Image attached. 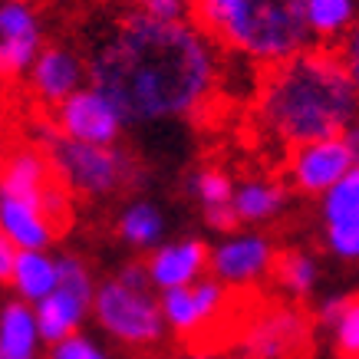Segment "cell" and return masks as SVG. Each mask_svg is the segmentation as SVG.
Listing matches in <instances>:
<instances>
[{"instance_id": "obj_26", "label": "cell", "mask_w": 359, "mask_h": 359, "mask_svg": "<svg viewBox=\"0 0 359 359\" xmlns=\"http://www.w3.org/2000/svg\"><path fill=\"white\" fill-rule=\"evenodd\" d=\"M337 53H339V60H343V66H346V73L353 76V83H356V89H359V23L343 36V43L337 46Z\"/></svg>"}, {"instance_id": "obj_28", "label": "cell", "mask_w": 359, "mask_h": 359, "mask_svg": "<svg viewBox=\"0 0 359 359\" xmlns=\"http://www.w3.org/2000/svg\"><path fill=\"white\" fill-rule=\"evenodd\" d=\"M346 142H349V149H353V158H356V165H359V119L346 129Z\"/></svg>"}, {"instance_id": "obj_10", "label": "cell", "mask_w": 359, "mask_h": 359, "mask_svg": "<svg viewBox=\"0 0 359 359\" xmlns=\"http://www.w3.org/2000/svg\"><path fill=\"white\" fill-rule=\"evenodd\" d=\"M280 250L273 248V241L261 231H238L218 241V248H211V264L208 273L228 283L231 290H248L254 283L273 273V261Z\"/></svg>"}, {"instance_id": "obj_21", "label": "cell", "mask_w": 359, "mask_h": 359, "mask_svg": "<svg viewBox=\"0 0 359 359\" xmlns=\"http://www.w3.org/2000/svg\"><path fill=\"white\" fill-rule=\"evenodd\" d=\"M271 277L277 280V287H280L287 297L306 300V297L316 290V283H320V264H316V257L310 250L287 248L277 254Z\"/></svg>"}, {"instance_id": "obj_7", "label": "cell", "mask_w": 359, "mask_h": 359, "mask_svg": "<svg viewBox=\"0 0 359 359\" xmlns=\"http://www.w3.org/2000/svg\"><path fill=\"white\" fill-rule=\"evenodd\" d=\"M238 343L248 359H300V349L310 343V323L304 310L271 304L244 323Z\"/></svg>"}, {"instance_id": "obj_13", "label": "cell", "mask_w": 359, "mask_h": 359, "mask_svg": "<svg viewBox=\"0 0 359 359\" xmlns=\"http://www.w3.org/2000/svg\"><path fill=\"white\" fill-rule=\"evenodd\" d=\"M0 231L20 250H46L56 241V224L43 211V205L0 191Z\"/></svg>"}, {"instance_id": "obj_18", "label": "cell", "mask_w": 359, "mask_h": 359, "mask_svg": "<svg viewBox=\"0 0 359 359\" xmlns=\"http://www.w3.org/2000/svg\"><path fill=\"white\" fill-rule=\"evenodd\" d=\"M7 283L13 287V297L36 306L60 287V257H50L46 250H20Z\"/></svg>"}, {"instance_id": "obj_17", "label": "cell", "mask_w": 359, "mask_h": 359, "mask_svg": "<svg viewBox=\"0 0 359 359\" xmlns=\"http://www.w3.org/2000/svg\"><path fill=\"white\" fill-rule=\"evenodd\" d=\"M316 320L330 330V346L339 359H359V294H333L320 300Z\"/></svg>"}, {"instance_id": "obj_15", "label": "cell", "mask_w": 359, "mask_h": 359, "mask_svg": "<svg viewBox=\"0 0 359 359\" xmlns=\"http://www.w3.org/2000/svg\"><path fill=\"white\" fill-rule=\"evenodd\" d=\"M40 327L33 304L13 297L0 310V359H36L40 356Z\"/></svg>"}, {"instance_id": "obj_27", "label": "cell", "mask_w": 359, "mask_h": 359, "mask_svg": "<svg viewBox=\"0 0 359 359\" xmlns=\"http://www.w3.org/2000/svg\"><path fill=\"white\" fill-rule=\"evenodd\" d=\"M17 254H20V248L13 244V241L0 238V280L7 283L13 273V264H17Z\"/></svg>"}, {"instance_id": "obj_25", "label": "cell", "mask_w": 359, "mask_h": 359, "mask_svg": "<svg viewBox=\"0 0 359 359\" xmlns=\"http://www.w3.org/2000/svg\"><path fill=\"white\" fill-rule=\"evenodd\" d=\"M46 359H109V353L99 346L96 339L83 337V333H73V337L53 343Z\"/></svg>"}, {"instance_id": "obj_14", "label": "cell", "mask_w": 359, "mask_h": 359, "mask_svg": "<svg viewBox=\"0 0 359 359\" xmlns=\"http://www.w3.org/2000/svg\"><path fill=\"white\" fill-rule=\"evenodd\" d=\"M93 300L96 297L79 294V290H69V287H56L50 297H43L40 304L33 306L36 310V327H40V337L43 343H60V339L79 333V323L86 320V313L93 310Z\"/></svg>"}, {"instance_id": "obj_30", "label": "cell", "mask_w": 359, "mask_h": 359, "mask_svg": "<svg viewBox=\"0 0 359 359\" xmlns=\"http://www.w3.org/2000/svg\"><path fill=\"white\" fill-rule=\"evenodd\" d=\"M132 7H145V4H152V0H129Z\"/></svg>"}, {"instance_id": "obj_11", "label": "cell", "mask_w": 359, "mask_h": 359, "mask_svg": "<svg viewBox=\"0 0 359 359\" xmlns=\"http://www.w3.org/2000/svg\"><path fill=\"white\" fill-rule=\"evenodd\" d=\"M89 83V63L86 53H79L69 43H46V50L36 56L33 69L27 73L23 86L30 93V99L43 109H56L63 99Z\"/></svg>"}, {"instance_id": "obj_4", "label": "cell", "mask_w": 359, "mask_h": 359, "mask_svg": "<svg viewBox=\"0 0 359 359\" xmlns=\"http://www.w3.org/2000/svg\"><path fill=\"white\" fill-rule=\"evenodd\" d=\"M30 142H36L50 162H53L60 182L79 198H116L139 185L142 168L135 155L122 145H93V142L66 139L50 119L33 122Z\"/></svg>"}, {"instance_id": "obj_20", "label": "cell", "mask_w": 359, "mask_h": 359, "mask_svg": "<svg viewBox=\"0 0 359 359\" xmlns=\"http://www.w3.org/2000/svg\"><path fill=\"white\" fill-rule=\"evenodd\" d=\"M316 46H339L359 23V0H304Z\"/></svg>"}, {"instance_id": "obj_9", "label": "cell", "mask_w": 359, "mask_h": 359, "mask_svg": "<svg viewBox=\"0 0 359 359\" xmlns=\"http://www.w3.org/2000/svg\"><path fill=\"white\" fill-rule=\"evenodd\" d=\"M43 50L46 23L36 0H4L0 4V73L4 79H27Z\"/></svg>"}, {"instance_id": "obj_3", "label": "cell", "mask_w": 359, "mask_h": 359, "mask_svg": "<svg viewBox=\"0 0 359 359\" xmlns=\"http://www.w3.org/2000/svg\"><path fill=\"white\" fill-rule=\"evenodd\" d=\"M208 36L254 66H277L313 46L304 0H191Z\"/></svg>"}, {"instance_id": "obj_6", "label": "cell", "mask_w": 359, "mask_h": 359, "mask_svg": "<svg viewBox=\"0 0 359 359\" xmlns=\"http://www.w3.org/2000/svg\"><path fill=\"white\" fill-rule=\"evenodd\" d=\"M50 122L66 139L93 142V145H119L122 132L129 129L119 106L93 83H86L79 93H73L56 109H50Z\"/></svg>"}, {"instance_id": "obj_12", "label": "cell", "mask_w": 359, "mask_h": 359, "mask_svg": "<svg viewBox=\"0 0 359 359\" xmlns=\"http://www.w3.org/2000/svg\"><path fill=\"white\" fill-rule=\"evenodd\" d=\"M208 264H211V250L205 248V241L182 238L149 250L145 271H149V280H152L155 290H172V287L198 283L205 277Z\"/></svg>"}, {"instance_id": "obj_23", "label": "cell", "mask_w": 359, "mask_h": 359, "mask_svg": "<svg viewBox=\"0 0 359 359\" xmlns=\"http://www.w3.org/2000/svg\"><path fill=\"white\" fill-rule=\"evenodd\" d=\"M234 188L238 185L231 182V175L224 168H215V165H205V168L188 175V195L198 201L201 215L234 205Z\"/></svg>"}, {"instance_id": "obj_22", "label": "cell", "mask_w": 359, "mask_h": 359, "mask_svg": "<svg viewBox=\"0 0 359 359\" xmlns=\"http://www.w3.org/2000/svg\"><path fill=\"white\" fill-rule=\"evenodd\" d=\"M158 297H162L165 320H168V327H172L178 337L195 339V337H201V333H208V320H205V310H201V304H198L195 283H191V287H172V290H158Z\"/></svg>"}, {"instance_id": "obj_2", "label": "cell", "mask_w": 359, "mask_h": 359, "mask_svg": "<svg viewBox=\"0 0 359 359\" xmlns=\"http://www.w3.org/2000/svg\"><path fill=\"white\" fill-rule=\"evenodd\" d=\"M254 119L287 149L346 135L359 119V89L337 50L313 43L264 69L254 93Z\"/></svg>"}, {"instance_id": "obj_8", "label": "cell", "mask_w": 359, "mask_h": 359, "mask_svg": "<svg viewBox=\"0 0 359 359\" xmlns=\"http://www.w3.org/2000/svg\"><path fill=\"white\" fill-rule=\"evenodd\" d=\"M356 168L346 135L316 139L287 149V185L310 198H323L330 188L343 182Z\"/></svg>"}, {"instance_id": "obj_24", "label": "cell", "mask_w": 359, "mask_h": 359, "mask_svg": "<svg viewBox=\"0 0 359 359\" xmlns=\"http://www.w3.org/2000/svg\"><path fill=\"white\" fill-rule=\"evenodd\" d=\"M323 248L346 264H359V215L323 224Z\"/></svg>"}, {"instance_id": "obj_29", "label": "cell", "mask_w": 359, "mask_h": 359, "mask_svg": "<svg viewBox=\"0 0 359 359\" xmlns=\"http://www.w3.org/2000/svg\"><path fill=\"white\" fill-rule=\"evenodd\" d=\"M191 359H221V356H211V353H195Z\"/></svg>"}, {"instance_id": "obj_16", "label": "cell", "mask_w": 359, "mask_h": 359, "mask_svg": "<svg viewBox=\"0 0 359 359\" xmlns=\"http://www.w3.org/2000/svg\"><path fill=\"white\" fill-rule=\"evenodd\" d=\"M290 205V185L277 178H248L234 188V211L241 224L277 221Z\"/></svg>"}, {"instance_id": "obj_19", "label": "cell", "mask_w": 359, "mask_h": 359, "mask_svg": "<svg viewBox=\"0 0 359 359\" xmlns=\"http://www.w3.org/2000/svg\"><path fill=\"white\" fill-rule=\"evenodd\" d=\"M116 234L122 244L132 250H155L165 238V215L162 208L149 198H135L119 211L116 218Z\"/></svg>"}, {"instance_id": "obj_1", "label": "cell", "mask_w": 359, "mask_h": 359, "mask_svg": "<svg viewBox=\"0 0 359 359\" xmlns=\"http://www.w3.org/2000/svg\"><path fill=\"white\" fill-rule=\"evenodd\" d=\"M83 53L89 83L129 126L195 119L221 86L218 43L195 17L158 20L132 7L93 33Z\"/></svg>"}, {"instance_id": "obj_5", "label": "cell", "mask_w": 359, "mask_h": 359, "mask_svg": "<svg viewBox=\"0 0 359 359\" xmlns=\"http://www.w3.org/2000/svg\"><path fill=\"white\" fill-rule=\"evenodd\" d=\"M152 290V283H129L119 273L102 280L93 300L96 323L129 349H149L162 343L168 320L162 310V297H155Z\"/></svg>"}]
</instances>
